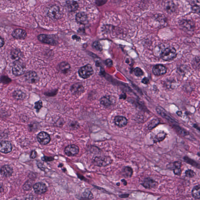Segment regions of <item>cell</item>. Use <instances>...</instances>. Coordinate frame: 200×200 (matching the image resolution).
<instances>
[{"label": "cell", "mask_w": 200, "mask_h": 200, "mask_svg": "<svg viewBox=\"0 0 200 200\" xmlns=\"http://www.w3.org/2000/svg\"><path fill=\"white\" fill-rule=\"evenodd\" d=\"M13 97L16 100H22L26 97V95L20 90L15 91L13 94Z\"/></svg>", "instance_id": "cell-27"}, {"label": "cell", "mask_w": 200, "mask_h": 200, "mask_svg": "<svg viewBox=\"0 0 200 200\" xmlns=\"http://www.w3.org/2000/svg\"><path fill=\"white\" fill-rule=\"evenodd\" d=\"M13 73L15 76H19L24 73L25 67L21 63L18 61L14 63L12 69Z\"/></svg>", "instance_id": "cell-8"}, {"label": "cell", "mask_w": 200, "mask_h": 200, "mask_svg": "<svg viewBox=\"0 0 200 200\" xmlns=\"http://www.w3.org/2000/svg\"><path fill=\"white\" fill-rule=\"evenodd\" d=\"M185 174L186 176L190 178H193L195 177V173L193 170H188L185 172Z\"/></svg>", "instance_id": "cell-37"}, {"label": "cell", "mask_w": 200, "mask_h": 200, "mask_svg": "<svg viewBox=\"0 0 200 200\" xmlns=\"http://www.w3.org/2000/svg\"><path fill=\"white\" fill-rule=\"evenodd\" d=\"M72 38L74 40H76L77 41H80L81 40L80 37H79V36L77 35H76L73 36Z\"/></svg>", "instance_id": "cell-47"}, {"label": "cell", "mask_w": 200, "mask_h": 200, "mask_svg": "<svg viewBox=\"0 0 200 200\" xmlns=\"http://www.w3.org/2000/svg\"><path fill=\"white\" fill-rule=\"evenodd\" d=\"M122 182L124 183V185H127V183L126 181L125 180H122Z\"/></svg>", "instance_id": "cell-53"}, {"label": "cell", "mask_w": 200, "mask_h": 200, "mask_svg": "<svg viewBox=\"0 0 200 200\" xmlns=\"http://www.w3.org/2000/svg\"><path fill=\"white\" fill-rule=\"evenodd\" d=\"M93 162L95 165L104 167L111 164L112 162V159L109 156H98L94 158Z\"/></svg>", "instance_id": "cell-2"}, {"label": "cell", "mask_w": 200, "mask_h": 200, "mask_svg": "<svg viewBox=\"0 0 200 200\" xmlns=\"http://www.w3.org/2000/svg\"><path fill=\"white\" fill-rule=\"evenodd\" d=\"M94 71L92 66L90 64L81 67L78 71V74L81 78L83 79H87L93 75Z\"/></svg>", "instance_id": "cell-4"}, {"label": "cell", "mask_w": 200, "mask_h": 200, "mask_svg": "<svg viewBox=\"0 0 200 200\" xmlns=\"http://www.w3.org/2000/svg\"><path fill=\"white\" fill-rule=\"evenodd\" d=\"M12 146L9 141H2L0 142V152L6 154L12 151Z\"/></svg>", "instance_id": "cell-14"}, {"label": "cell", "mask_w": 200, "mask_h": 200, "mask_svg": "<svg viewBox=\"0 0 200 200\" xmlns=\"http://www.w3.org/2000/svg\"><path fill=\"white\" fill-rule=\"evenodd\" d=\"M173 127L175 129L176 132L178 133L182 136H187L189 134L188 131L186 130L184 128L180 127L177 124L173 125Z\"/></svg>", "instance_id": "cell-25"}, {"label": "cell", "mask_w": 200, "mask_h": 200, "mask_svg": "<svg viewBox=\"0 0 200 200\" xmlns=\"http://www.w3.org/2000/svg\"><path fill=\"white\" fill-rule=\"evenodd\" d=\"M172 165H173V167L174 168V169L176 168H181L182 163L181 162H176L173 163Z\"/></svg>", "instance_id": "cell-41"}, {"label": "cell", "mask_w": 200, "mask_h": 200, "mask_svg": "<svg viewBox=\"0 0 200 200\" xmlns=\"http://www.w3.org/2000/svg\"><path fill=\"white\" fill-rule=\"evenodd\" d=\"M79 148L75 145H69L65 148V152L66 155L69 156H72L78 154L79 152Z\"/></svg>", "instance_id": "cell-12"}, {"label": "cell", "mask_w": 200, "mask_h": 200, "mask_svg": "<svg viewBox=\"0 0 200 200\" xmlns=\"http://www.w3.org/2000/svg\"><path fill=\"white\" fill-rule=\"evenodd\" d=\"M92 46L93 48L97 51H101L103 50V47L100 43L98 41H95L93 43Z\"/></svg>", "instance_id": "cell-35"}, {"label": "cell", "mask_w": 200, "mask_h": 200, "mask_svg": "<svg viewBox=\"0 0 200 200\" xmlns=\"http://www.w3.org/2000/svg\"><path fill=\"white\" fill-rule=\"evenodd\" d=\"M81 198V199L82 200H91L93 198V195L90 191H85L82 193Z\"/></svg>", "instance_id": "cell-32"}, {"label": "cell", "mask_w": 200, "mask_h": 200, "mask_svg": "<svg viewBox=\"0 0 200 200\" xmlns=\"http://www.w3.org/2000/svg\"><path fill=\"white\" fill-rule=\"evenodd\" d=\"M47 14L49 17L53 20L60 19L62 16L60 9L56 5H52L49 8Z\"/></svg>", "instance_id": "cell-3"}, {"label": "cell", "mask_w": 200, "mask_h": 200, "mask_svg": "<svg viewBox=\"0 0 200 200\" xmlns=\"http://www.w3.org/2000/svg\"><path fill=\"white\" fill-rule=\"evenodd\" d=\"M59 66L60 70L64 73L67 72L71 68L69 64L66 62H61Z\"/></svg>", "instance_id": "cell-31"}, {"label": "cell", "mask_w": 200, "mask_h": 200, "mask_svg": "<svg viewBox=\"0 0 200 200\" xmlns=\"http://www.w3.org/2000/svg\"><path fill=\"white\" fill-rule=\"evenodd\" d=\"M142 82L144 84L147 85L149 82V80L147 78L145 77L142 79Z\"/></svg>", "instance_id": "cell-44"}, {"label": "cell", "mask_w": 200, "mask_h": 200, "mask_svg": "<svg viewBox=\"0 0 200 200\" xmlns=\"http://www.w3.org/2000/svg\"><path fill=\"white\" fill-rule=\"evenodd\" d=\"M115 124L120 128L125 127L128 124V121L125 117L123 116H118L115 117L114 119Z\"/></svg>", "instance_id": "cell-17"}, {"label": "cell", "mask_w": 200, "mask_h": 200, "mask_svg": "<svg viewBox=\"0 0 200 200\" xmlns=\"http://www.w3.org/2000/svg\"><path fill=\"white\" fill-rule=\"evenodd\" d=\"M156 111L159 115L161 116L163 118L167 120L169 122L171 123L172 124H173V125L177 124L176 120L171 117V115L163 107L160 106H158L156 107Z\"/></svg>", "instance_id": "cell-5"}, {"label": "cell", "mask_w": 200, "mask_h": 200, "mask_svg": "<svg viewBox=\"0 0 200 200\" xmlns=\"http://www.w3.org/2000/svg\"><path fill=\"white\" fill-rule=\"evenodd\" d=\"M25 79L29 83H35L38 82L39 78L37 74L34 71H29L25 75Z\"/></svg>", "instance_id": "cell-9"}, {"label": "cell", "mask_w": 200, "mask_h": 200, "mask_svg": "<svg viewBox=\"0 0 200 200\" xmlns=\"http://www.w3.org/2000/svg\"><path fill=\"white\" fill-rule=\"evenodd\" d=\"M3 191V188L2 184L0 183V192H2Z\"/></svg>", "instance_id": "cell-51"}, {"label": "cell", "mask_w": 200, "mask_h": 200, "mask_svg": "<svg viewBox=\"0 0 200 200\" xmlns=\"http://www.w3.org/2000/svg\"><path fill=\"white\" fill-rule=\"evenodd\" d=\"M1 82L2 83L8 84L11 82V80L7 76H2L1 78Z\"/></svg>", "instance_id": "cell-40"}, {"label": "cell", "mask_w": 200, "mask_h": 200, "mask_svg": "<svg viewBox=\"0 0 200 200\" xmlns=\"http://www.w3.org/2000/svg\"><path fill=\"white\" fill-rule=\"evenodd\" d=\"M0 173L5 177H9L12 175L13 173L12 168L9 165L3 166L0 170Z\"/></svg>", "instance_id": "cell-18"}, {"label": "cell", "mask_w": 200, "mask_h": 200, "mask_svg": "<svg viewBox=\"0 0 200 200\" xmlns=\"http://www.w3.org/2000/svg\"><path fill=\"white\" fill-rule=\"evenodd\" d=\"M127 97V95L125 93H123L120 96V99H125Z\"/></svg>", "instance_id": "cell-50"}, {"label": "cell", "mask_w": 200, "mask_h": 200, "mask_svg": "<svg viewBox=\"0 0 200 200\" xmlns=\"http://www.w3.org/2000/svg\"><path fill=\"white\" fill-rule=\"evenodd\" d=\"M42 102L41 100H39V101L36 102L35 103V108L36 109L37 112L40 111V109L42 107Z\"/></svg>", "instance_id": "cell-39"}, {"label": "cell", "mask_w": 200, "mask_h": 200, "mask_svg": "<svg viewBox=\"0 0 200 200\" xmlns=\"http://www.w3.org/2000/svg\"><path fill=\"white\" fill-rule=\"evenodd\" d=\"M177 51L173 47H168L163 50L160 56L163 60L169 61L173 60L177 56Z\"/></svg>", "instance_id": "cell-1"}, {"label": "cell", "mask_w": 200, "mask_h": 200, "mask_svg": "<svg viewBox=\"0 0 200 200\" xmlns=\"http://www.w3.org/2000/svg\"><path fill=\"white\" fill-rule=\"evenodd\" d=\"M179 25L183 30L187 32L193 31L195 27V25L193 22L188 20H181L179 22Z\"/></svg>", "instance_id": "cell-6"}, {"label": "cell", "mask_w": 200, "mask_h": 200, "mask_svg": "<svg viewBox=\"0 0 200 200\" xmlns=\"http://www.w3.org/2000/svg\"><path fill=\"white\" fill-rule=\"evenodd\" d=\"M66 5L68 9L72 12L76 11L79 7L78 2L75 1H67Z\"/></svg>", "instance_id": "cell-23"}, {"label": "cell", "mask_w": 200, "mask_h": 200, "mask_svg": "<svg viewBox=\"0 0 200 200\" xmlns=\"http://www.w3.org/2000/svg\"><path fill=\"white\" fill-rule=\"evenodd\" d=\"M35 192L38 194H44L47 191V186L44 183H38L35 184L33 186Z\"/></svg>", "instance_id": "cell-15"}, {"label": "cell", "mask_w": 200, "mask_h": 200, "mask_svg": "<svg viewBox=\"0 0 200 200\" xmlns=\"http://www.w3.org/2000/svg\"><path fill=\"white\" fill-rule=\"evenodd\" d=\"M4 44H5V41L4 39L0 36V47H2L3 46Z\"/></svg>", "instance_id": "cell-48"}, {"label": "cell", "mask_w": 200, "mask_h": 200, "mask_svg": "<svg viewBox=\"0 0 200 200\" xmlns=\"http://www.w3.org/2000/svg\"><path fill=\"white\" fill-rule=\"evenodd\" d=\"M75 19L81 24H86L88 22L87 15L84 12L78 13L75 16Z\"/></svg>", "instance_id": "cell-16"}, {"label": "cell", "mask_w": 200, "mask_h": 200, "mask_svg": "<svg viewBox=\"0 0 200 200\" xmlns=\"http://www.w3.org/2000/svg\"><path fill=\"white\" fill-rule=\"evenodd\" d=\"M37 139L38 142L42 145L47 144L51 140V138L49 134L44 131L39 133L37 135Z\"/></svg>", "instance_id": "cell-11"}, {"label": "cell", "mask_w": 200, "mask_h": 200, "mask_svg": "<svg viewBox=\"0 0 200 200\" xmlns=\"http://www.w3.org/2000/svg\"><path fill=\"white\" fill-rule=\"evenodd\" d=\"M106 65L107 66L111 67L113 65V61L110 59H107L105 61Z\"/></svg>", "instance_id": "cell-43"}, {"label": "cell", "mask_w": 200, "mask_h": 200, "mask_svg": "<svg viewBox=\"0 0 200 200\" xmlns=\"http://www.w3.org/2000/svg\"><path fill=\"white\" fill-rule=\"evenodd\" d=\"M12 35L15 38L24 39L26 37L27 33L26 31L23 29H18L14 31Z\"/></svg>", "instance_id": "cell-19"}, {"label": "cell", "mask_w": 200, "mask_h": 200, "mask_svg": "<svg viewBox=\"0 0 200 200\" xmlns=\"http://www.w3.org/2000/svg\"><path fill=\"white\" fill-rule=\"evenodd\" d=\"M174 174L176 175L180 176L181 174V168H176L173 169Z\"/></svg>", "instance_id": "cell-42"}, {"label": "cell", "mask_w": 200, "mask_h": 200, "mask_svg": "<svg viewBox=\"0 0 200 200\" xmlns=\"http://www.w3.org/2000/svg\"><path fill=\"white\" fill-rule=\"evenodd\" d=\"M11 55H12V58L13 59L18 61V60L21 57L22 53L19 50L15 49L12 51Z\"/></svg>", "instance_id": "cell-28"}, {"label": "cell", "mask_w": 200, "mask_h": 200, "mask_svg": "<svg viewBox=\"0 0 200 200\" xmlns=\"http://www.w3.org/2000/svg\"><path fill=\"white\" fill-rule=\"evenodd\" d=\"M100 103L105 107H109L113 104L110 96H105L102 97L100 99Z\"/></svg>", "instance_id": "cell-24"}, {"label": "cell", "mask_w": 200, "mask_h": 200, "mask_svg": "<svg viewBox=\"0 0 200 200\" xmlns=\"http://www.w3.org/2000/svg\"><path fill=\"white\" fill-rule=\"evenodd\" d=\"M142 185L147 189L156 188L158 185V183L153 179L151 178H146L144 180L142 183Z\"/></svg>", "instance_id": "cell-13"}, {"label": "cell", "mask_w": 200, "mask_h": 200, "mask_svg": "<svg viewBox=\"0 0 200 200\" xmlns=\"http://www.w3.org/2000/svg\"><path fill=\"white\" fill-rule=\"evenodd\" d=\"M152 72L155 75L159 76L165 75L167 72V68L162 64H157L152 68Z\"/></svg>", "instance_id": "cell-10"}, {"label": "cell", "mask_w": 200, "mask_h": 200, "mask_svg": "<svg viewBox=\"0 0 200 200\" xmlns=\"http://www.w3.org/2000/svg\"><path fill=\"white\" fill-rule=\"evenodd\" d=\"M123 175L126 178H130L133 174V169L129 166H126L123 171Z\"/></svg>", "instance_id": "cell-29"}, {"label": "cell", "mask_w": 200, "mask_h": 200, "mask_svg": "<svg viewBox=\"0 0 200 200\" xmlns=\"http://www.w3.org/2000/svg\"><path fill=\"white\" fill-rule=\"evenodd\" d=\"M99 2H99L98 1H96V4H97V5H104V4L105 3V2H107V1H99Z\"/></svg>", "instance_id": "cell-49"}, {"label": "cell", "mask_w": 200, "mask_h": 200, "mask_svg": "<svg viewBox=\"0 0 200 200\" xmlns=\"http://www.w3.org/2000/svg\"><path fill=\"white\" fill-rule=\"evenodd\" d=\"M184 160L185 161V162H187V163H188V164L191 165L195 166L196 167L198 168V169H199V164H198V163L195 162V161L187 157H184Z\"/></svg>", "instance_id": "cell-33"}, {"label": "cell", "mask_w": 200, "mask_h": 200, "mask_svg": "<svg viewBox=\"0 0 200 200\" xmlns=\"http://www.w3.org/2000/svg\"><path fill=\"white\" fill-rule=\"evenodd\" d=\"M177 113V115L179 116H181L182 114V112L181 111H178Z\"/></svg>", "instance_id": "cell-54"}, {"label": "cell", "mask_w": 200, "mask_h": 200, "mask_svg": "<svg viewBox=\"0 0 200 200\" xmlns=\"http://www.w3.org/2000/svg\"><path fill=\"white\" fill-rule=\"evenodd\" d=\"M39 41L45 44L55 45L58 44L55 39L51 35H48L41 34L38 36Z\"/></svg>", "instance_id": "cell-7"}, {"label": "cell", "mask_w": 200, "mask_h": 200, "mask_svg": "<svg viewBox=\"0 0 200 200\" xmlns=\"http://www.w3.org/2000/svg\"><path fill=\"white\" fill-rule=\"evenodd\" d=\"M42 159L45 162L51 161L54 159L52 158L47 157L45 156L44 157L42 158Z\"/></svg>", "instance_id": "cell-46"}, {"label": "cell", "mask_w": 200, "mask_h": 200, "mask_svg": "<svg viewBox=\"0 0 200 200\" xmlns=\"http://www.w3.org/2000/svg\"><path fill=\"white\" fill-rule=\"evenodd\" d=\"M71 91L75 94H80L84 91V88L80 83L73 85L71 89Z\"/></svg>", "instance_id": "cell-20"}, {"label": "cell", "mask_w": 200, "mask_h": 200, "mask_svg": "<svg viewBox=\"0 0 200 200\" xmlns=\"http://www.w3.org/2000/svg\"><path fill=\"white\" fill-rule=\"evenodd\" d=\"M32 182L31 181H28L25 183L24 185L23 188L26 191L30 190L31 189L32 186Z\"/></svg>", "instance_id": "cell-38"}, {"label": "cell", "mask_w": 200, "mask_h": 200, "mask_svg": "<svg viewBox=\"0 0 200 200\" xmlns=\"http://www.w3.org/2000/svg\"><path fill=\"white\" fill-rule=\"evenodd\" d=\"M159 120L157 119H153L150 123L148 128L149 130H152L155 128L159 124Z\"/></svg>", "instance_id": "cell-34"}, {"label": "cell", "mask_w": 200, "mask_h": 200, "mask_svg": "<svg viewBox=\"0 0 200 200\" xmlns=\"http://www.w3.org/2000/svg\"><path fill=\"white\" fill-rule=\"evenodd\" d=\"M166 135H167V134L164 131H159V133L153 136L152 139H153L154 142L156 143L162 142L165 138Z\"/></svg>", "instance_id": "cell-21"}, {"label": "cell", "mask_w": 200, "mask_h": 200, "mask_svg": "<svg viewBox=\"0 0 200 200\" xmlns=\"http://www.w3.org/2000/svg\"><path fill=\"white\" fill-rule=\"evenodd\" d=\"M200 186L199 184L195 186L192 190V195L195 199L200 198Z\"/></svg>", "instance_id": "cell-30"}, {"label": "cell", "mask_w": 200, "mask_h": 200, "mask_svg": "<svg viewBox=\"0 0 200 200\" xmlns=\"http://www.w3.org/2000/svg\"><path fill=\"white\" fill-rule=\"evenodd\" d=\"M37 156V153L35 151H32L30 157L32 159H34Z\"/></svg>", "instance_id": "cell-45"}, {"label": "cell", "mask_w": 200, "mask_h": 200, "mask_svg": "<svg viewBox=\"0 0 200 200\" xmlns=\"http://www.w3.org/2000/svg\"><path fill=\"white\" fill-rule=\"evenodd\" d=\"M134 72L136 76L137 77L142 76L144 75L143 71L139 67L135 68L134 70Z\"/></svg>", "instance_id": "cell-36"}, {"label": "cell", "mask_w": 200, "mask_h": 200, "mask_svg": "<svg viewBox=\"0 0 200 200\" xmlns=\"http://www.w3.org/2000/svg\"><path fill=\"white\" fill-rule=\"evenodd\" d=\"M191 9L194 13L199 14L200 13V1H191Z\"/></svg>", "instance_id": "cell-26"}, {"label": "cell", "mask_w": 200, "mask_h": 200, "mask_svg": "<svg viewBox=\"0 0 200 200\" xmlns=\"http://www.w3.org/2000/svg\"><path fill=\"white\" fill-rule=\"evenodd\" d=\"M195 125H196V126H195L194 125V127L196 129H198V130H200V128L198 126V125H197V124H195Z\"/></svg>", "instance_id": "cell-52"}, {"label": "cell", "mask_w": 200, "mask_h": 200, "mask_svg": "<svg viewBox=\"0 0 200 200\" xmlns=\"http://www.w3.org/2000/svg\"><path fill=\"white\" fill-rule=\"evenodd\" d=\"M165 8L168 13H171L175 12L176 5L173 1H168L166 3Z\"/></svg>", "instance_id": "cell-22"}]
</instances>
